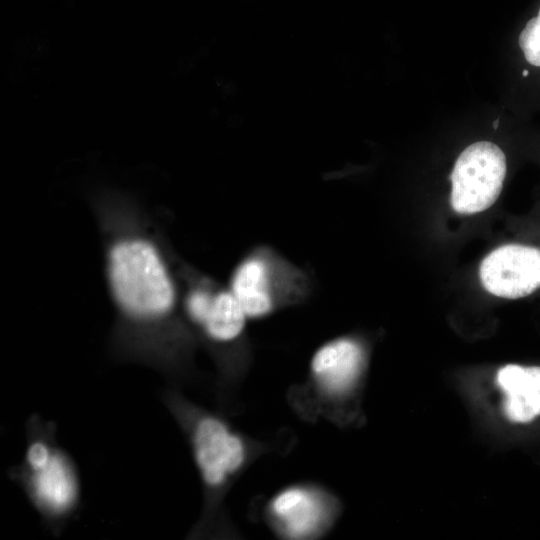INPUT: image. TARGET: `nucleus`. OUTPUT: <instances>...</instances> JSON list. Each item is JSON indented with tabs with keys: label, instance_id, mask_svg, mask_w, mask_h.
<instances>
[{
	"label": "nucleus",
	"instance_id": "nucleus-1",
	"mask_svg": "<svg viewBox=\"0 0 540 540\" xmlns=\"http://www.w3.org/2000/svg\"><path fill=\"white\" fill-rule=\"evenodd\" d=\"M93 209L115 310L112 352L172 378L187 377L198 343L182 312L177 254L156 222L132 199L99 194Z\"/></svg>",
	"mask_w": 540,
	"mask_h": 540
},
{
	"label": "nucleus",
	"instance_id": "nucleus-2",
	"mask_svg": "<svg viewBox=\"0 0 540 540\" xmlns=\"http://www.w3.org/2000/svg\"><path fill=\"white\" fill-rule=\"evenodd\" d=\"M163 401L189 443L203 485V510L190 535H229L224 499L270 445L237 431L223 416L191 402L175 388L165 390Z\"/></svg>",
	"mask_w": 540,
	"mask_h": 540
},
{
	"label": "nucleus",
	"instance_id": "nucleus-3",
	"mask_svg": "<svg viewBox=\"0 0 540 540\" xmlns=\"http://www.w3.org/2000/svg\"><path fill=\"white\" fill-rule=\"evenodd\" d=\"M55 429L53 423L31 416L24 458L9 475L23 488L47 526L59 531L77 511L80 482L74 461L57 444Z\"/></svg>",
	"mask_w": 540,
	"mask_h": 540
},
{
	"label": "nucleus",
	"instance_id": "nucleus-4",
	"mask_svg": "<svg viewBox=\"0 0 540 540\" xmlns=\"http://www.w3.org/2000/svg\"><path fill=\"white\" fill-rule=\"evenodd\" d=\"M184 318L197 343L211 355L218 393L225 395L243 379L250 361L243 308L228 286L217 283L185 307Z\"/></svg>",
	"mask_w": 540,
	"mask_h": 540
},
{
	"label": "nucleus",
	"instance_id": "nucleus-5",
	"mask_svg": "<svg viewBox=\"0 0 540 540\" xmlns=\"http://www.w3.org/2000/svg\"><path fill=\"white\" fill-rule=\"evenodd\" d=\"M228 288L254 320L299 304L311 292L308 275L268 246L252 249L237 263Z\"/></svg>",
	"mask_w": 540,
	"mask_h": 540
},
{
	"label": "nucleus",
	"instance_id": "nucleus-6",
	"mask_svg": "<svg viewBox=\"0 0 540 540\" xmlns=\"http://www.w3.org/2000/svg\"><path fill=\"white\" fill-rule=\"evenodd\" d=\"M366 362V349L354 337L325 342L310 360L307 380L289 392L292 406L307 420L333 417L334 409L356 388Z\"/></svg>",
	"mask_w": 540,
	"mask_h": 540
},
{
	"label": "nucleus",
	"instance_id": "nucleus-7",
	"mask_svg": "<svg viewBox=\"0 0 540 540\" xmlns=\"http://www.w3.org/2000/svg\"><path fill=\"white\" fill-rule=\"evenodd\" d=\"M340 510L338 499L316 483H295L275 493L264 508L265 521L280 538L318 539L332 528Z\"/></svg>",
	"mask_w": 540,
	"mask_h": 540
},
{
	"label": "nucleus",
	"instance_id": "nucleus-8",
	"mask_svg": "<svg viewBox=\"0 0 540 540\" xmlns=\"http://www.w3.org/2000/svg\"><path fill=\"white\" fill-rule=\"evenodd\" d=\"M506 157L501 148L479 141L465 148L450 175V203L460 214H475L492 206L506 176Z\"/></svg>",
	"mask_w": 540,
	"mask_h": 540
},
{
	"label": "nucleus",
	"instance_id": "nucleus-9",
	"mask_svg": "<svg viewBox=\"0 0 540 540\" xmlns=\"http://www.w3.org/2000/svg\"><path fill=\"white\" fill-rule=\"evenodd\" d=\"M483 287L491 294L518 299L540 288V249L507 244L489 253L479 269Z\"/></svg>",
	"mask_w": 540,
	"mask_h": 540
},
{
	"label": "nucleus",
	"instance_id": "nucleus-10",
	"mask_svg": "<svg viewBox=\"0 0 540 540\" xmlns=\"http://www.w3.org/2000/svg\"><path fill=\"white\" fill-rule=\"evenodd\" d=\"M505 395L503 411L515 423H527L540 415V367L505 365L496 376Z\"/></svg>",
	"mask_w": 540,
	"mask_h": 540
},
{
	"label": "nucleus",
	"instance_id": "nucleus-11",
	"mask_svg": "<svg viewBox=\"0 0 540 540\" xmlns=\"http://www.w3.org/2000/svg\"><path fill=\"white\" fill-rule=\"evenodd\" d=\"M518 44L526 63L540 68V7L537 15L528 20L521 30Z\"/></svg>",
	"mask_w": 540,
	"mask_h": 540
},
{
	"label": "nucleus",
	"instance_id": "nucleus-12",
	"mask_svg": "<svg viewBox=\"0 0 540 540\" xmlns=\"http://www.w3.org/2000/svg\"><path fill=\"white\" fill-rule=\"evenodd\" d=\"M498 123H499V120L497 119L496 122L493 123V127H494V128H497V127H498Z\"/></svg>",
	"mask_w": 540,
	"mask_h": 540
}]
</instances>
